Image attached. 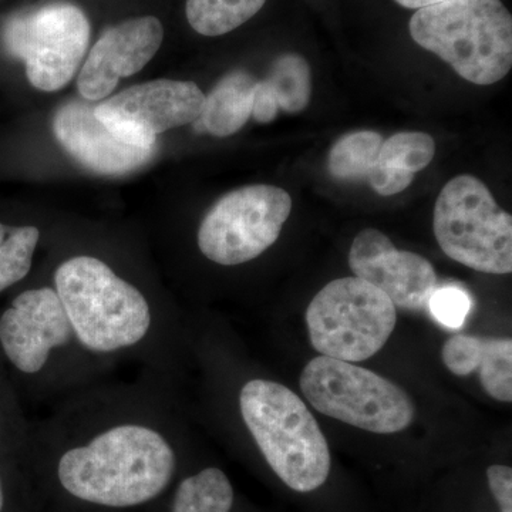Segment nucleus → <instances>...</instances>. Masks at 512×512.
Returning <instances> with one entry per match:
<instances>
[{
	"mask_svg": "<svg viewBox=\"0 0 512 512\" xmlns=\"http://www.w3.org/2000/svg\"><path fill=\"white\" fill-rule=\"evenodd\" d=\"M312 70L305 57L286 53L272 63L268 76L256 83L252 116L261 124L272 123L279 110L301 113L311 103Z\"/></svg>",
	"mask_w": 512,
	"mask_h": 512,
	"instance_id": "15",
	"label": "nucleus"
},
{
	"mask_svg": "<svg viewBox=\"0 0 512 512\" xmlns=\"http://www.w3.org/2000/svg\"><path fill=\"white\" fill-rule=\"evenodd\" d=\"M232 505L234 488L227 474L207 467L178 483L171 512H231Z\"/></svg>",
	"mask_w": 512,
	"mask_h": 512,
	"instance_id": "18",
	"label": "nucleus"
},
{
	"mask_svg": "<svg viewBox=\"0 0 512 512\" xmlns=\"http://www.w3.org/2000/svg\"><path fill=\"white\" fill-rule=\"evenodd\" d=\"M5 508V487H3L2 476H0V512Z\"/></svg>",
	"mask_w": 512,
	"mask_h": 512,
	"instance_id": "27",
	"label": "nucleus"
},
{
	"mask_svg": "<svg viewBox=\"0 0 512 512\" xmlns=\"http://www.w3.org/2000/svg\"><path fill=\"white\" fill-rule=\"evenodd\" d=\"M410 35L477 86L503 80L512 67V18L501 0H448L416 10Z\"/></svg>",
	"mask_w": 512,
	"mask_h": 512,
	"instance_id": "5",
	"label": "nucleus"
},
{
	"mask_svg": "<svg viewBox=\"0 0 512 512\" xmlns=\"http://www.w3.org/2000/svg\"><path fill=\"white\" fill-rule=\"evenodd\" d=\"M477 370H480V380L485 392L498 402H512L511 339L484 338Z\"/></svg>",
	"mask_w": 512,
	"mask_h": 512,
	"instance_id": "22",
	"label": "nucleus"
},
{
	"mask_svg": "<svg viewBox=\"0 0 512 512\" xmlns=\"http://www.w3.org/2000/svg\"><path fill=\"white\" fill-rule=\"evenodd\" d=\"M90 35V22L82 9L55 2L10 19L3 30V43L10 55L25 62L33 87L57 92L79 70Z\"/></svg>",
	"mask_w": 512,
	"mask_h": 512,
	"instance_id": "10",
	"label": "nucleus"
},
{
	"mask_svg": "<svg viewBox=\"0 0 512 512\" xmlns=\"http://www.w3.org/2000/svg\"><path fill=\"white\" fill-rule=\"evenodd\" d=\"M39 242V228L0 222V293L28 278Z\"/></svg>",
	"mask_w": 512,
	"mask_h": 512,
	"instance_id": "21",
	"label": "nucleus"
},
{
	"mask_svg": "<svg viewBox=\"0 0 512 512\" xmlns=\"http://www.w3.org/2000/svg\"><path fill=\"white\" fill-rule=\"evenodd\" d=\"M349 266L356 278L376 286L403 311H424L439 288L436 271L426 258L399 251L375 228L359 232L350 247Z\"/></svg>",
	"mask_w": 512,
	"mask_h": 512,
	"instance_id": "12",
	"label": "nucleus"
},
{
	"mask_svg": "<svg viewBox=\"0 0 512 512\" xmlns=\"http://www.w3.org/2000/svg\"><path fill=\"white\" fill-rule=\"evenodd\" d=\"M53 131L64 150L87 170L100 175H124L150 163L154 148L124 143L104 126L89 104L72 101L57 110Z\"/></svg>",
	"mask_w": 512,
	"mask_h": 512,
	"instance_id": "14",
	"label": "nucleus"
},
{
	"mask_svg": "<svg viewBox=\"0 0 512 512\" xmlns=\"http://www.w3.org/2000/svg\"><path fill=\"white\" fill-rule=\"evenodd\" d=\"M171 387L143 372L134 382L99 380L56 402L26 437L67 497L104 510L141 507L168 490L180 466Z\"/></svg>",
	"mask_w": 512,
	"mask_h": 512,
	"instance_id": "1",
	"label": "nucleus"
},
{
	"mask_svg": "<svg viewBox=\"0 0 512 512\" xmlns=\"http://www.w3.org/2000/svg\"><path fill=\"white\" fill-rule=\"evenodd\" d=\"M396 318L392 301L356 276L329 282L306 311L313 348L349 363L375 356L392 336Z\"/></svg>",
	"mask_w": 512,
	"mask_h": 512,
	"instance_id": "8",
	"label": "nucleus"
},
{
	"mask_svg": "<svg viewBox=\"0 0 512 512\" xmlns=\"http://www.w3.org/2000/svg\"><path fill=\"white\" fill-rule=\"evenodd\" d=\"M433 227L448 258L484 274H511L512 217L483 181L473 175L448 181L434 207Z\"/></svg>",
	"mask_w": 512,
	"mask_h": 512,
	"instance_id": "6",
	"label": "nucleus"
},
{
	"mask_svg": "<svg viewBox=\"0 0 512 512\" xmlns=\"http://www.w3.org/2000/svg\"><path fill=\"white\" fill-rule=\"evenodd\" d=\"M266 0H187L188 23L202 36L227 35L247 23Z\"/></svg>",
	"mask_w": 512,
	"mask_h": 512,
	"instance_id": "19",
	"label": "nucleus"
},
{
	"mask_svg": "<svg viewBox=\"0 0 512 512\" xmlns=\"http://www.w3.org/2000/svg\"><path fill=\"white\" fill-rule=\"evenodd\" d=\"M427 308L441 325L458 329L464 325L471 311V299L458 286H443V288H437L431 295Z\"/></svg>",
	"mask_w": 512,
	"mask_h": 512,
	"instance_id": "23",
	"label": "nucleus"
},
{
	"mask_svg": "<svg viewBox=\"0 0 512 512\" xmlns=\"http://www.w3.org/2000/svg\"><path fill=\"white\" fill-rule=\"evenodd\" d=\"M256 83L258 80L244 70L222 77L205 97L200 117L194 121L195 130L215 137L238 133L251 119Z\"/></svg>",
	"mask_w": 512,
	"mask_h": 512,
	"instance_id": "17",
	"label": "nucleus"
},
{
	"mask_svg": "<svg viewBox=\"0 0 512 512\" xmlns=\"http://www.w3.org/2000/svg\"><path fill=\"white\" fill-rule=\"evenodd\" d=\"M436 156L433 137L419 131H404L383 141L379 156L369 175L370 187L392 197L413 183L414 175L429 167Z\"/></svg>",
	"mask_w": 512,
	"mask_h": 512,
	"instance_id": "16",
	"label": "nucleus"
},
{
	"mask_svg": "<svg viewBox=\"0 0 512 512\" xmlns=\"http://www.w3.org/2000/svg\"><path fill=\"white\" fill-rule=\"evenodd\" d=\"M0 350L33 392L56 402L113 369L82 348L50 284L25 289L2 312Z\"/></svg>",
	"mask_w": 512,
	"mask_h": 512,
	"instance_id": "3",
	"label": "nucleus"
},
{
	"mask_svg": "<svg viewBox=\"0 0 512 512\" xmlns=\"http://www.w3.org/2000/svg\"><path fill=\"white\" fill-rule=\"evenodd\" d=\"M488 484L501 512H512V470L507 466H491L487 470Z\"/></svg>",
	"mask_w": 512,
	"mask_h": 512,
	"instance_id": "25",
	"label": "nucleus"
},
{
	"mask_svg": "<svg viewBox=\"0 0 512 512\" xmlns=\"http://www.w3.org/2000/svg\"><path fill=\"white\" fill-rule=\"evenodd\" d=\"M204 103L197 84L160 79L116 94L94 107V114L124 143L154 148L164 131L194 123Z\"/></svg>",
	"mask_w": 512,
	"mask_h": 512,
	"instance_id": "11",
	"label": "nucleus"
},
{
	"mask_svg": "<svg viewBox=\"0 0 512 512\" xmlns=\"http://www.w3.org/2000/svg\"><path fill=\"white\" fill-rule=\"evenodd\" d=\"M484 338L457 335L448 339L441 349V359L451 373L456 376H468L476 372L480 365Z\"/></svg>",
	"mask_w": 512,
	"mask_h": 512,
	"instance_id": "24",
	"label": "nucleus"
},
{
	"mask_svg": "<svg viewBox=\"0 0 512 512\" xmlns=\"http://www.w3.org/2000/svg\"><path fill=\"white\" fill-rule=\"evenodd\" d=\"M400 6L406 9L419 10L429 8V6L439 5V3L448 2V0H394Z\"/></svg>",
	"mask_w": 512,
	"mask_h": 512,
	"instance_id": "26",
	"label": "nucleus"
},
{
	"mask_svg": "<svg viewBox=\"0 0 512 512\" xmlns=\"http://www.w3.org/2000/svg\"><path fill=\"white\" fill-rule=\"evenodd\" d=\"M164 29L154 16L126 20L109 28L90 50L77 89L83 99H106L120 79L140 72L163 45Z\"/></svg>",
	"mask_w": 512,
	"mask_h": 512,
	"instance_id": "13",
	"label": "nucleus"
},
{
	"mask_svg": "<svg viewBox=\"0 0 512 512\" xmlns=\"http://www.w3.org/2000/svg\"><path fill=\"white\" fill-rule=\"evenodd\" d=\"M301 389L319 413L370 433H399L416 416L412 399L399 386L332 357H315L306 365Z\"/></svg>",
	"mask_w": 512,
	"mask_h": 512,
	"instance_id": "7",
	"label": "nucleus"
},
{
	"mask_svg": "<svg viewBox=\"0 0 512 512\" xmlns=\"http://www.w3.org/2000/svg\"><path fill=\"white\" fill-rule=\"evenodd\" d=\"M237 400L245 430L276 476L298 493L325 484L332 464L328 441L298 394L255 377L242 384Z\"/></svg>",
	"mask_w": 512,
	"mask_h": 512,
	"instance_id": "4",
	"label": "nucleus"
},
{
	"mask_svg": "<svg viewBox=\"0 0 512 512\" xmlns=\"http://www.w3.org/2000/svg\"><path fill=\"white\" fill-rule=\"evenodd\" d=\"M50 285L87 353L111 367L121 360L136 362L141 372L173 384L180 319L153 293L92 254L59 262Z\"/></svg>",
	"mask_w": 512,
	"mask_h": 512,
	"instance_id": "2",
	"label": "nucleus"
},
{
	"mask_svg": "<svg viewBox=\"0 0 512 512\" xmlns=\"http://www.w3.org/2000/svg\"><path fill=\"white\" fill-rule=\"evenodd\" d=\"M383 144V137L376 131H355L340 137L328 158L330 174L339 180L367 178Z\"/></svg>",
	"mask_w": 512,
	"mask_h": 512,
	"instance_id": "20",
	"label": "nucleus"
},
{
	"mask_svg": "<svg viewBox=\"0 0 512 512\" xmlns=\"http://www.w3.org/2000/svg\"><path fill=\"white\" fill-rule=\"evenodd\" d=\"M291 211V195L274 185H248L228 192L202 218L198 249L217 265L247 264L278 241Z\"/></svg>",
	"mask_w": 512,
	"mask_h": 512,
	"instance_id": "9",
	"label": "nucleus"
}]
</instances>
